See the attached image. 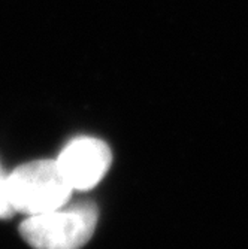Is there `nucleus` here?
Returning <instances> with one entry per match:
<instances>
[{"instance_id":"f257e3e1","label":"nucleus","mask_w":248,"mask_h":249,"mask_svg":"<svg viewBox=\"0 0 248 249\" xmlns=\"http://www.w3.org/2000/svg\"><path fill=\"white\" fill-rule=\"evenodd\" d=\"M97 208L92 201L66 205L32 215L19 225V234L35 249H81L97 225Z\"/></svg>"},{"instance_id":"f03ea898","label":"nucleus","mask_w":248,"mask_h":249,"mask_svg":"<svg viewBox=\"0 0 248 249\" xmlns=\"http://www.w3.org/2000/svg\"><path fill=\"white\" fill-rule=\"evenodd\" d=\"M8 191L14 211L32 216L64 206L74 190L57 160H36L8 175Z\"/></svg>"},{"instance_id":"7ed1b4c3","label":"nucleus","mask_w":248,"mask_h":249,"mask_svg":"<svg viewBox=\"0 0 248 249\" xmlns=\"http://www.w3.org/2000/svg\"><path fill=\"white\" fill-rule=\"evenodd\" d=\"M112 161L109 146L95 138H78L67 145L57 164L72 190L87 191L96 187Z\"/></svg>"},{"instance_id":"20e7f679","label":"nucleus","mask_w":248,"mask_h":249,"mask_svg":"<svg viewBox=\"0 0 248 249\" xmlns=\"http://www.w3.org/2000/svg\"><path fill=\"white\" fill-rule=\"evenodd\" d=\"M15 213L8 191V176L0 167V219H9Z\"/></svg>"}]
</instances>
